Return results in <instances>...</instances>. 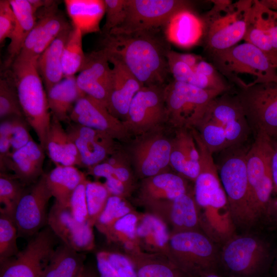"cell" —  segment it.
I'll use <instances>...</instances> for the list:
<instances>
[{
    "instance_id": "cell-1",
    "label": "cell",
    "mask_w": 277,
    "mask_h": 277,
    "mask_svg": "<svg viewBox=\"0 0 277 277\" xmlns=\"http://www.w3.org/2000/svg\"><path fill=\"white\" fill-rule=\"evenodd\" d=\"M102 47L120 60L144 86L167 85L171 50L163 29L103 36Z\"/></svg>"
},
{
    "instance_id": "cell-2",
    "label": "cell",
    "mask_w": 277,
    "mask_h": 277,
    "mask_svg": "<svg viewBox=\"0 0 277 277\" xmlns=\"http://www.w3.org/2000/svg\"><path fill=\"white\" fill-rule=\"evenodd\" d=\"M271 152L270 138L262 132L255 133L246 155L248 207L253 230H274L276 224L277 206L273 196Z\"/></svg>"
},
{
    "instance_id": "cell-3",
    "label": "cell",
    "mask_w": 277,
    "mask_h": 277,
    "mask_svg": "<svg viewBox=\"0 0 277 277\" xmlns=\"http://www.w3.org/2000/svg\"><path fill=\"white\" fill-rule=\"evenodd\" d=\"M276 250L265 231L233 233L221 244L219 272L225 277H269Z\"/></svg>"
},
{
    "instance_id": "cell-4",
    "label": "cell",
    "mask_w": 277,
    "mask_h": 277,
    "mask_svg": "<svg viewBox=\"0 0 277 277\" xmlns=\"http://www.w3.org/2000/svg\"><path fill=\"white\" fill-rule=\"evenodd\" d=\"M248 148L244 144L227 148L219 152L215 162L227 198L230 220L239 233L253 230L248 207Z\"/></svg>"
},
{
    "instance_id": "cell-5",
    "label": "cell",
    "mask_w": 277,
    "mask_h": 277,
    "mask_svg": "<svg viewBox=\"0 0 277 277\" xmlns=\"http://www.w3.org/2000/svg\"><path fill=\"white\" fill-rule=\"evenodd\" d=\"M38 57L18 55L11 65L10 72L17 89L26 120L35 132L45 150L51 120L46 91L38 73Z\"/></svg>"
},
{
    "instance_id": "cell-6",
    "label": "cell",
    "mask_w": 277,
    "mask_h": 277,
    "mask_svg": "<svg viewBox=\"0 0 277 277\" xmlns=\"http://www.w3.org/2000/svg\"><path fill=\"white\" fill-rule=\"evenodd\" d=\"M212 2L213 7L202 18L207 54L232 47L244 38L253 1Z\"/></svg>"
},
{
    "instance_id": "cell-7",
    "label": "cell",
    "mask_w": 277,
    "mask_h": 277,
    "mask_svg": "<svg viewBox=\"0 0 277 277\" xmlns=\"http://www.w3.org/2000/svg\"><path fill=\"white\" fill-rule=\"evenodd\" d=\"M229 82L235 88L251 130L277 139V83L246 84L238 76Z\"/></svg>"
},
{
    "instance_id": "cell-8",
    "label": "cell",
    "mask_w": 277,
    "mask_h": 277,
    "mask_svg": "<svg viewBox=\"0 0 277 277\" xmlns=\"http://www.w3.org/2000/svg\"><path fill=\"white\" fill-rule=\"evenodd\" d=\"M171 262L186 275L219 271L221 244L201 230L175 232L169 240Z\"/></svg>"
},
{
    "instance_id": "cell-9",
    "label": "cell",
    "mask_w": 277,
    "mask_h": 277,
    "mask_svg": "<svg viewBox=\"0 0 277 277\" xmlns=\"http://www.w3.org/2000/svg\"><path fill=\"white\" fill-rule=\"evenodd\" d=\"M211 63L228 81L245 73L255 76L254 83H277V69L260 49L245 42L207 54Z\"/></svg>"
},
{
    "instance_id": "cell-10",
    "label": "cell",
    "mask_w": 277,
    "mask_h": 277,
    "mask_svg": "<svg viewBox=\"0 0 277 277\" xmlns=\"http://www.w3.org/2000/svg\"><path fill=\"white\" fill-rule=\"evenodd\" d=\"M167 127L132 137L122 144L136 177L144 179L169 171L171 135Z\"/></svg>"
},
{
    "instance_id": "cell-11",
    "label": "cell",
    "mask_w": 277,
    "mask_h": 277,
    "mask_svg": "<svg viewBox=\"0 0 277 277\" xmlns=\"http://www.w3.org/2000/svg\"><path fill=\"white\" fill-rule=\"evenodd\" d=\"M185 11H193L192 2L184 0H125L123 21L109 34L130 33L163 29L179 14Z\"/></svg>"
},
{
    "instance_id": "cell-12",
    "label": "cell",
    "mask_w": 277,
    "mask_h": 277,
    "mask_svg": "<svg viewBox=\"0 0 277 277\" xmlns=\"http://www.w3.org/2000/svg\"><path fill=\"white\" fill-rule=\"evenodd\" d=\"M188 83L170 81L165 88L168 126L172 128H193L203 117L209 103L222 94Z\"/></svg>"
},
{
    "instance_id": "cell-13",
    "label": "cell",
    "mask_w": 277,
    "mask_h": 277,
    "mask_svg": "<svg viewBox=\"0 0 277 277\" xmlns=\"http://www.w3.org/2000/svg\"><path fill=\"white\" fill-rule=\"evenodd\" d=\"M166 85L144 86L134 96L123 122L131 137L167 126Z\"/></svg>"
},
{
    "instance_id": "cell-14",
    "label": "cell",
    "mask_w": 277,
    "mask_h": 277,
    "mask_svg": "<svg viewBox=\"0 0 277 277\" xmlns=\"http://www.w3.org/2000/svg\"><path fill=\"white\" fill-rule=\"evenodd\" d=\"M57 239L48 226L44 227L17 255L0 263V277H41Z\"/></svg>"
},
{
    "instance_id": "cell-15",
    "label": "cell",
    "mask_w": 277,
    "mask_h": 277,
    "mask_svg": "<svg viewBox=\"0 0 277 277\" xmlns=\"http://www.w3.org/2000/svg\"><path fill=\"white\" fill-rule=\"evenodd\" d=\"M192 132L200 155V172L194 181L193 196L199 208L217 212L225 209L228 212L227 196L222 186L213 154L194 128Z\"/></svg>"
},
{
    "instance_id": "cell-16",
    "label": "cell",
    "mask_w": 277,
    "mask_h": 277,
    "mask_svg": "<svg viewBox=\"0 0 277 277\" xmlns=\"http://www.w3.org/2000/svg\"><path fill=\"white\" fill-rule=\"evenodd\" d=\"M46 175L44 173L31 189L25 191L14 211L13 217L19 236L31 238L47 225V208L53 196Z\"/></svg>"
},
{
    "instance_id": "cell-17",
    "label": "cell",
    "mask_w": 277,
    "mask_h": 277,
    "mask_svg": "<svg viewBox=\"0 0 277 277\" xmlns=\"http://www.w3.org/2000/svg\"><path fill=\"white\" fill-rule=\"evenodd\" d=\"M203 117L215 123L225 131L229 147L244 144L251 131L238 98L230 92L214 98Z\"/></svg>"
},
{
    "instance_id": "cell-18",
    "label": "cell",
    "mask_w": 277,
    "mask_h": 277,
    "mask_svg": "<svg viewBox=\"0 0 277 277\" xmlns=\"http://www.w3.org/2000/svg\"><path fill=\"white\" fill-rule=\"evenodd\" d=\"M103 48L86 54L84 64L76 76L77 86L86 95L108 107L112 83V69Z\"/></svg>"
},
{
    "instance_id": "cell-19",
    "label": "cell",
    "mask_w": 277,
    "mask_h": 277,
    "mask_svg": "<svg viewBox=\"0 0 277 277\" xmlns=\"http://www.w3.org/2000/svg\"><path fill=\"white\" fill-rule=\"evenodd\" d=\"M70 119L71 122L104 132L122 144L132 138L122 121L111 114L101 103L88 95L76 102Z\"/></svg>"
},
{
    "instance_id": "cell-20",
    "label": "cell",
    "mask_w": 277,
    "mask_h": 277,
    "mask_svg": "<svg viewBox=\"0 0 277 277\" xmlns=\"http://www.w3.org/2000/svg\"><path fill=\"white\" fill-rule=\"evenodd\" d=\"M66 130L77 147L82 167L87 169L105 161L123 146L104 132L73 122Z\"/></svg>"
},
{
    "instance_id": "cell-21",
    "label": "cell",
    "mask_w": 277,
    "mask_h": 277,
    "mask_svg": "<svg viewBox=\"0 0 277 277\" xmlns=\"http://www.w3.org/2000/svg\"><path fill=\"white\" fill-rule=\"evenodd\" d=\"M36 15L35 25L18 55L38 57L58 35L70 25L58 9L56 1L39 9Z\"/></svg>"
},
{
    "instance_id": "cell-22",
    "label": "cell",
    "mask_w": 277,
    "mask_h": 277,
    "mask_svg": "<svg viewBox=\"0 0 277 277\" xmlns=\"http://www.w3.org/2000/svg\"><path fill=\"white\" fill-rule=\"evenodd\" d=\"M47 225L63 244L76 251H89L94 246L92 226L77 222L69 207L54 202L48 212Z\"/></svg>"
},
{
    "instance_id": "cell-23",
    "label": "cell",
    "mask_w": 277,
    "mask_h": 277,
    "mask_svg": "<svg viewBox=\"0 0 277 277\" xmlns=\"http://www.w3.org/2000/svg\"><path fill=\"white\" fill-rule=\"evenodd\" d=\"M107 52L109 61L113 65L112 88L107 109L114 116L124 122L134 96L144 86L120 60Z\"/></svg>"
},
{
    "instance_id": "cell-24",
    "label": "cell",
    "mask_w": 277,
    "mask_h": 277,
    "mask_svg": "<svg viewBox=\"0 0 277 277\" xmlns=\"http://www.w3.org/2000/svg\"><path fill=\"white\" fill-rule=\"evenodd\" d=\"M173 130L170 167L186 179L194 181L200 172V155L191 129Z\"/></svg>"
},
{
    "instance_id": "cell-25",
    "label": "cell",
    "mask_w": 277,
    "mask_h": 277,
    "mask_svg": "<svg viewBox=\"0 0 277 277\" xmlns=\"http://www.w3.org/2000/svg\"><path fill=\"white\" fill-rule=\"evenodd\" d=\"M45 151L33 140L22 148L12 152L5 164L24 185L34 184L44 174L43 165Z\"/></svg>"
},
{
    "instance_id": "cell-26",
    "label": "cell",
    "mask_w": 277,
    "mask_h": 277,
    "mask_svg": "<svg viewBox=\"0 0 277 277\" xmlns=\"http://www.w3.org/2000/svg\"><path fill=\"white\" fill-rule=\"evenodd\" d=\"M187 180L177 173L169 171L143 179L141 195L145 201L159 202L172 201L189 192Z\"/></svg>"
},
{
    "instance_id": "cell-27",
    "label": "cell",
    "mask_w": 277,
    "mask_h": 277,
    "mask_svg": "<svg viewBox=\"0 0 277 277\" xmlns=\"http://www.w3.org/2000/svg\"><path fill=\"white\" fill-rule=\"evenodd\" d=\"M45 151L56 165L82 167L76 146L61 122L53 116L46 137Z\"/></svg>"
},
{
    "instance_id": "cell-28",
    "label": "cell",
    "mask_w": 277,
    "mask_h": 277,
    "mask_svg": "<svg viewBox=\"0 0 277 277\" xmlns=\"http://www.w3.org/2000/svg\"><path fill=\"white\" fill-rule=\"evenodd\" d=\"M72 28V25H70L65 29L37 60V68L46 92L64 78L63 52Z\"/></svg>"
},
{
    "instance_id": "cell-29",
    "label": "cell",
    "mask_w": 277,
    "mask_h": 277,
    "mask_svg": "<svg viewBox=\"0 0 277 277\" xmlns=\"http://www.w3.org/2000/svg\"><path fill=\"white\" fill-rule=\"evenodd\" d=\"M46 93L51 115L68 124L71 123L70 114L75 104L85 95L79 89L75 76L64 77Z\"/></svg>"
},
{
    "instance_id": "cell-30",
    "label": "cell",
    "mask_w": 277,
    "mask_h": 277,
    "mask_svg": "<svg viewBox=\"0 0 277 277\" xmlns=\"http://www.w3.org/2000/svg\"><path fill=\"white\" fill-rule=\"evenodd\" d=\"M73 27L82 34L101 31L100 24L105 14L104 0H65Z\"/></svg>"
},
{
    "instance_id": "cell-31",
    "label": "cell",
    "mask_w": 277,
    "mask_h": 277,
    "mask_svg": "<svg viewBox=\"0 0 277 277\" xmlns=\"http://www.w3.org/2000/svg\"><path fill=\"white\" fill-rule=\"evenodd\" d=\"M46 183L55 202L62 206L69 207L74 190L86 180L85 174L75 166L57 165L46 174Z\"/></svg>"
},
{
    "instance_id": "cell-32",
    "label": "cell",
    "mask_w": 277,
    "mask_h": 277,
    "mask_svg": "<svg viewBox=\"0 0 277 277\" xmlns=\"http://www.w3.org/2000/svg\"><path fill=\"white\" fill-rule=\"evenodd\" d=\"M10 2L15 15L16 24L7 48L8 66H11L21 52L36 22V12L28 0H10Z\"/></svg>"
},
{
    "instance_id": "cell-33",
    "label": "cell",
    "mask_w": 277,
    "mask_h": 277,
    "mask_svg": "<svg viewBox=\"0 0 277 277\" xmlns=\"http://www.w3.org/2000/svg\"><path fill=\"white\" fill-rule=\"evenodd\" d=\"M85 255L62 243L56 246L41 277H80Z\"/></svg>"
},
{
    "instance_id": "cell-34",
    "label": "cell",
    "mask_w": 277,
    "mask_h": 277,
    "mask_svg": "<svg viewBox=\"0 0 277 277\" xmlns=\"http://www.w3.org/2000/svg\"><path fill=\"white\" fill-rule=\"evenodd\" d=\"M168 204L171 222L175 228V232L201 230L199 208L193 195L190 192L184 194L168 202Z\"/></svg>"
},
{
    "instance_id": "cell-35",
    "label": "cell",
    "mask_w": 277,
    "mask_h": 277,
    "mask_svg": "<svg viewBox=\"0 0 277 277\" xmlns=\"http://www.w3.org/2000/svg\"><path fill=\"white\" fill-rule=\"evenodd\" d=\"M83 35L72 26L63 52L62 65L64 77L75 76L82 69L86 58L83 49Z\"/></svg>"
},
{
    "instance_id": "cell-36",
    "label": "cell",
    "mask_w": 277,
    "mask_h": 277,
    "mask_svg": "<svg viewBox=\"0 0 277 277\" xmlns=\"http://www.w3.org/2000/svg\"><path fill=\"white\" fill-rule=\"evenodd\" d=\"M12 116L24 117L14 81L9 70L0 81V119Z\"/></svg>"
},
{
    "instance_id": "cell-37",
    "label": "cell",
    "mask_w": 277,
    "mask_h": 277,
    "mask_svg": "<svg viewBox=\"0 0 277 277\" xmlns=\"http://www.w3.org/2000/svg\"><path fill=\"white\" fill-rule=\"evenodd\" d=\"M18 230L13 217L0 210V263L19 252L17 245Z\"/></svg>"
},
{
    "instance_id": "cell-38",
    "label": "cell",
    "mask_w": 277,
    "mask_h": 277,
    "mask_svg": "<svg viewBox=\"0 0 277 277\" xmlns=\"http://www.w3.org/2000/svg\"><path fill=\"white\" fill-rule=\"evenodd\" d=\"M24 186L13 175L0 172V210L13 216L14 211L25 192Z\"/></svg>"
},
{
    "instance_id": "cell-39",
    "label": "cell",
    "mask_w": 277,
    "mask_h": 277,
    "mask_svg": "<svg viewBox=\"0 0 277 277\" xmlns=\"http://www.w3.org/2000/svg\"><path fill=\"white\" fill-rule=\"evenodd\" d=\"M193 128L212 154L229 147L225 131L212 121L203 117Z\"/></svg>"
},
{
    "instance_id": "cell-40",
    "label": "cell",
    "mask_w": 277,
    "mask_h": 277,
    "mask_svg": "<svg viewBox=\"0 0 277 277\" xmlns=\"http://www.w3.org/2000/svg\"><path fill=\"white\" fill-rule=\"evenodd\" d=\"M130 211L121 197L110 195L95 223L100 230L108 235L114 223Z\"/></svg>"
},
{
    "instance_id": "cell-41",
    "label": "cell",
    "mask_w": 277,
    "mask_h": 277,
    "mask_svg": "<svg viewBox=\"0 0 277 277\" xmlns=\"http://www.w3.org/2000/svg\"><path fill=\"white\" fill-rule=\"evenodd\" d=\"M110 196L104 184L87 180L86 197L89 222L93 226Z\"/></svg>"
},
{
    "instance_id": "cell-42",
    "label": "cell",
    "mask_w": 277,
    "mask_h": 277,
    "mask_svg": "<svg viewBox=\"0 0 277 277\" xmlns=\"http://www.w3.org/2000/svg\"><path fill=\"white\" fill-rule=\"evenodd\" d=\"M134 265L137 277H186L171 262L138 261Z\"/></svg>"
},
{
    "instance_id": "cell-43",
    "label": "cell",
    "mask_w": 277,
    "mask_h": 277,
    "mask_svg": "<svg viewBox=\"0 0 277 277\" xmlns=\"http://www.w3.org/2000/svg\"><path fill=\"white\" fill-rule=\"evenodd\" d=\"M105 5V22L101 30L105 36L122 23L125 8V0H104Z\"/></svg>"
},
{
    "instance_id": "cell-44",
    "label": "cell",
    "mask_w": 277,
    "mask_h": 277,
    "mask_svg": "<svg viewBox=\"0 0 277 277\" xmlns=\"http://www.w3.org/2000/svg\"><path fill=\"white\" fill-rule=\"evenodd\" d=\"M10 118L12 153L25 146L33 139L30 133L31 127L24 117L12 116Z\"/></svg>"
},
{
    "instance_id": "cell-45",
    "label": "cell",
    "mask_w": 277,
    "mask_h": 277,
    "mask_svg": "<svg viewBox=\"0 0 277 277\" xmlns=\"http://www.w3.org/2000/svg\"><path fill=\"white\" fill-rule=\"evenodd\" d=\"M87 180L81 183L74 190L69 207L74 220L82 224L90 223L86 197Z\"/></svg>"
},
{
    "instance_id": "cell-46",
    "label": "cell",
    "mask_w": 277,
    "mask_h": 277,
    "mask_svg": "<svg viewBox=\"0 0 277 277\" xmlns=\"http://www.w3.org/2000/svg\"><path fill=\"white\" fill-rule=\"evenodd\" d=\"M16 24V17L10 0L0 1V43L11 39Z\"/></svg>"
},
{
    "instance_id": "cell-47",
    "label": "cell",
    "mask_w": 277,
    "mask_h": 277,
    "mask_svg": "<svg viewBox=\"0 0 277 277\" xmlns=\"http://www.w3.org/2000/svg\"><path fill=\"white\" fill-rule=\"evenodd\" d=\"M10 117L1 120L0 123V170L6 172L5 164L11 153L10 140Z\"/></svg>"
},
{
    "instance_id": "cell-48",
    "label": "cell",
    "mask_w": 277,
    "mask_h": 277,
    "mask_svg": "<svg viewBox=\"0 0 277 277\" xmlns=\"http://www.w3.org/2000/svg\"><path fill=\"white\" fill-rule=\"evenodd\" d=\"M105 253L110 264L120 277H137L134 264L128 258L117 253Z\"/></svg>"
},
{
    "instance_id": "cell-49",
    "label": "cell",
    "mask_w": 277,
    "mask_h": 277,
    "mask_svg": "<svg viewBox=\"0 0 277 277\" xmlns=\"http://www.w3.org/2000/svg\"><path fill=\"white\" fill-rule=\"evenodd\" d=\"M167 60L170 72L173 76V80L188 83L194 73L193 69L179 60L172 50L169 51Z\"/></svg>"
},
{
    "instance_id": "cell-50",
    "label": "cell",
    "mask_w": 277,
    "mask_h": 277,
    "mask_svg": "<svg viewBox=\"0 0 277 277\" xmlns=\"http://www.w3.org/2000/svg\"><path fill=\"white\" fill-rule=\"evenodd\" d=\"M137 217L133 214L128 213L118 219L113 225L108 234L115 232L126 235L129 239H134L136 234Z\"/></svg>"
},
{
    "instance_id": "cell-51",
    "label": "cell",
    "mask_w": 277,
    "mask_h": 277,
    "mask_svg": "<svg viewBox=\"0 0 277 277\" xmlns=\"http://www.w3.org/2000/svg\"><path fill=\"white\" fill-rule=\"evenodd\" d=\"M150 224V234L152 233L155 244L163 247L169 241L167 228L164 223L157 217L149 215Z\"/></svg>"
},
{
    "instance_id": "cell-52",
    "label": "cell",
    "mask_w": 277,
    "mask_h": 277,
    "mask_svg": "<svg viewBox=\"0 0 277 277\" xmlns=\"http://www.w3.org/2000/svg\"><path fill=\"white\" fill-rule=\"evenodd\" d=\"M96 259L100 277H120L108 261L105 252L98 253Z\"/></svg>"
},
{
    "instance_id": "cell-53",
    "label": "cell",
    "mask_w": 277,
    "mask_h": 277,
    "mask_svg": "<svg viewBox=\"0 0 277 277\" xmlns=\"http://www.w3.org/2000/svg\"><path fill=\"white\" fill-rule=\"evenodd\" d=\"M110 195L121 197L125 195L129 190L114 175L106 179L104 183Z\"/></svg>"
},
{
    "instance_id": "cell-54",
    "label": "cell",
    "mask_w": 277,
    "mask_h": 277,
    "mask_svg": "<svg viewBox=\"0 0 277 277\" xmlns=\"http://www.w3.org/2000/svg\"><path fill=\"white\" fill-rule=\"evenodd\" d=\"M87 174L95 178L102 177L106 179L114 175V168L110 164L105 161L87 168Z\"/></svg>"
},
{
    "instance_id": "cell-55",
    "label": "cell",
    "mask_w": 277,
    "mask_h": 277,
    "mask_svg": "<svg viewBox=\"0 0 277 277\" xmlns=\"http://www.w3.org/2000/svg\"><path fill=\"white\" fill-rule=\"evenodd\" d=\"M270 139L272 146L271 171L273 185V196L277 197V139Z\"/></svg>"
},
{
    "instance_id": "cell-56",
    "label": "cell",
    "mask_w": 277,
    "mask_h": 277,
    "mask_svg": "<svg viewBox=\"0 0 277 277\" xmlns=\"http://www.w3.org/2000/svg\"><path fill=\"white\" fill-rule=\"evenodd\" d=\"M176 58L184 63L192 69H194L196 65L201 61L203 60L202 56L192 53H182L173 51Z\"/></svg>"
},
{
    "instance_id": "cell-57",
    "label": "cell",
    "mask_w": 277,
    "mask_h": 277,
    "mask_svg": "<svg viewBox=\"0 0 277 277\" xmlns=\"http://www.w3.org/2000/svg\"><path fill=\"white\" fill-rule=\"evenodd\" d=\"M33 10L36 12L40 9L53 4L55 1L28 0Z\"/></svg>"
},
{
    "instance_id": "cell-58",
    "label": "cell",
    "mask_w": 277,
    "mask_h": 277,
    "mask_svg": "<svg viewBox=\"0 0 277 277\" xmlns=\"http://www.w3.org/2000/svg\"><path fill=\"white\" fill-rule=\"evenodd\" d=\"M186 277H225L219 271L208 270L186 275Z\"/></svg>"
},
{
    "instance_id": "cell-59",
    "label": "cell",
    "mask_w": 277,
    "mask_h": 277,
    "mask_svg": "<svg viewBox=\"0 0 277 277\" xmlns=\"http://www.w3.org/2000/svg\"><path fill=\"white\" fill-rule=\"evenodd\" d=\"M259 2L263 6L269 9L277 10V0H261Z\"/></svg>"
},
{
    "instance_id": "cell-60",
    "label": "cell",
    "mask_w": 277,
    "mask_h": 277,
    "mask_svg": "<svg viewBox=\"0 0 277 277\" xmlns=\"http://www.w3.org/2000/svg\"><path fill=\"white\" fill-rule=\"evenodd\" d=\"M269 277H277V250L271 268Z\"/></svg>"
},
{
    "instance_id": "cell-61",
    "label": "cell",
    "mask_w": 277,
    "mask_h": 277,
    "mask_svg": "<svg viewBox=\"0 0 277 277\" xmlns=\"http://www.w3.org/2000/svg\"><path fill=\"white\" fill-rule=\"evenodd\" d=\"M271 64L277 69V51L265 54Z\"/></svg>"
},
{
    "instance_id": "cell-62",
    "label": "cell",
    "mask_w": 277,
    "mask_h": 277,
    "mask_svg": "<svg viewBox=\"0 0 277 277\" xmlns=\"http://www.w3.org/2000/svg\"><path fill=\"white\" fill-rule=\"evenodd\" d=\"M125 246L126 248H127L128 249H131L132 248V245L130 242H127V243H125Z\"/></svg>"
},
{
    "instance_id": "cell-63",
    "label": "cell",
    "mask_w": 277,
    "mask_h": 277,
    "mask_svg": "<svg viewBox=\"0 0 277 277\" xmlns=\"http://www.w3.org/2000/svg\"><path fill=\"white\" fill-rule=\"evenodd\" d=\"M80 277H92L91 276L88 275L86 272L85 270L83 273L81 275Z\"/></svg>"
}]
</instances>
